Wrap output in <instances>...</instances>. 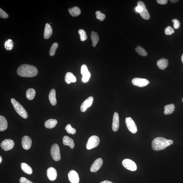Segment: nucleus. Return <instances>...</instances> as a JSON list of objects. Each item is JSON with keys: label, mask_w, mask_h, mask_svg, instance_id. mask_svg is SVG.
<instances>
[{"label": "nucleus", "mask_w": 183, "mask_h": 183, "mask_svg": "<svg viewBox=\"0 0 183 183\" xmlns=\"http://www.w3.org/2000/svg\"><path fill=\"white\" fill-rule=\"evenodd\" d=\"M37 69L32 65L23 64L19 67L17 70L18 75L24 77H32L37 75Z\"/></svg>", "instance_id": "f257e3e1"}, {"label": "nucleus", "mask_w": 183, "mask_h": 183, "mask_svg": "<svg viewBox=\"0 0 183 183\" xmlns=\"http://www.w3.org/2000/svg\"><path fill=\"white\" fill-rule=\"evenodd\" d=\"M173 141L161 137H157L154 139L152 143V147L155 151L164 150L172 144Z\"/></svg>", "instance_id": "f03ea898"}, {"label": "nucleus", "mask_w": 183, "mask_h": 183, "mask_svg": "<svg viewBox=\"0 0 183 183\" xmlns=\"http://www.w3.org/2000/svg\"><path fill=\"white\" fill-rule=\"evenodd\" d=\"M11 102L16 112L23 118H27L28 114L23 106L13 98L11 99Z\"/></svg>", "instance_id": "7ed1b4c3"}, {"label": "nucleus", "mask_w": 183, "mask_h": 183, "mask_svg": "<svg viewBox=\"0 0 183 183\" xmlns=\"http://www.w3.org/2000/svg\"><path fill=\"white\" fill-rule=\"evenodd\" d=\"M100 142V139L98 137L93 135L90 137L87 143L86 148L89 150L96 147L98 145Z\"/></svg>", "instance_id": "20e7f679"}, {"label": "nucleus", "mask_w": 183, "mask_h": 183, "mask_svg": "<svg viewBox=\"0 0 183 183\" xmlns=\"http://www.w3.org/2000/svg\"><path fill=\"white\" fill-rule=\"evenodd\" d=\"M51 154L54 160L58 162L61 160V155L59 148L57 144L53 145L51 149Z\"/></svg>", "instance_id": "39448f33"}, {"label": "nucleus", "mask_w": 183, "mask_h": 183, "mask_svg": "<svg viewBox=\"0 0 183 183\" xmlns=\"http://www.w3.org/2000/svg\"><path fill=\"white\" fill-rule=\"evenodd\" d=\"M122 164L125 168L131 171H136L137 169L136 164L130 159H124L122 161Z\"/></svg>", "instance_id": "423d86ee"}, {"label": "nucleus", "mask_w": 183, "mask_h": 183, "mask_svg": "<svg viewBox=\"0 0 183 183\" xmlns=\"http://www.w3.org/2000/svg\"><path fill=\"white\" fill-rule=\"evenodd\" d=\"M125 122L127 127L130 132L133 134L136 133L137 131V126L131 117H126Z\"/></svg>", "instance_id": "0eeeda50"}, {"label": "nucleus", "mask_w": 183, "mask_h": 183, "mask_svg": "<svg viewBox=\"0 0 183 183\" xmlns=\"http://www.w3.org/2000/svg\"><path fill=\"white\" fill-rule=\"evenodd\" d=\"M132 84L134 86L143 87L148 85L150 83L148 79H146L135 78L132 79Z\"/></svg>", "instance_id": "6e6552de"}, {"label": "nucleus", "mask_w": 183, "mask_h": 183, "mask_svg": "<svg viewBox=\"0 0 183 183\" xmlns=\"http://www.w3.org/2000/svg\"><path fill=\"white\" fill-rule=\"evenodd\" d=\"M1 147L5 151H8L12 149L14 146V141L10 139H6L1 142Z\"/></svg>", "instance_id": "1a4fd4ad"}, {"label": "nucleus", "mask_w": 183, "mask_h": 183, "mask_svg": "<svg viewBox=\"0 0 183 183\" xmlns=\"http://www.w3.org/2000/svg\"><path fill=\"white\" fill-rule=\"evenodd\" d=\"M81 73L83 76L82 81L84 83H87L91 77V74L88 70L87 67L86 65H83L81 66Z\"/></svg>", "instance_id": "9d476101"}, {"label": "nucleus", "mask_w": 183, "mask_h": 183, "mask_svg": "<svg viewBox=\"0 0 183 183\" xmlns=\"http://www.w3.org/2000/svg\"><path fill=\"white\" fill-rule=\"evenodd\" d=\"M103 164V160L101 158H99L94 161L90 168V171L92 172H95L100 169Z\"/></svg>", "instance_id": "9b49d317"}, {"label": "nucleus", "mask_w": 183, "mask_h": 183, "mask_svg": "<svg viewBox=\"0 0 183 183\" xmlns=\"http://www.w3.org/2000/svg\"><path fill=\"white\" fill-rule=\"evenodd\" d=\"M93 101V97L92 96H90L86 99L81 104V112H84L86 111L89 108L92 106Z\"/></svg>", "instance_id": "f8f14e48"}, {"label": "nucleus", "mask_w": 183, "mask_h": 183, "mask_svg": "<svg viewBox=\"0 0 183 183\" xmlns=\"http://www.w3.org/2000/svg\"><path fill=\"white\" fill-rule=\"evenodd\" d=\"M21 144L23 149L28 150L32 146V140L30 137L25 136L22 139Z\"/></svg>", "instance_id": "ddd939ff"}, {"label": "nucleus", "mask_w": 183, "mask_h": 183, "mask_svg": "<svg viewBox=\"0 0 183 183\" xmlns=\"http://www.w3.org/2000/svg\"><path fill=\"white\" fill-rule=\"evenodd\" d=\"M137 5H139L142 8V12L140 13V16L143 19H144L148 20L149 19L150 15L148 13V11L147 10L146 7L144 3L141 1H139L137 3Z\"/></svg>", "instance_id": "4468645a"}, {"label": "nucleus", "mask_w": 183, "mask_h": 183, "mask_svg": "<svg viewBox=\"0 0 183 183\" xmlns=\"http://www.w3.org/2000/svg\"><path fill=\"white\" fill-rule=\"evenodd\" d=\"M69 180L71 183H79V178L78 174L74 170H71L68 174Z\"/></svg>", "instance_id": "2eb2a0df"}, {"label": "nucleus", "mask_w": 183, "mask_h": 183, "mask_svg": "<svg viewBox=\"0 0 183 183\" xmlns=\"http://www.w3.org/2000/svg\"><path fill=\"white\" fill-rule=\"evenodd\" d=\"M119 126V116L118 114L115 112L113 117L112 128L114 132H116L118 130Z\"/></svg>", "instance_id": "dca6fc26"}, {"label": "nucleus", "mask_w": 183, "mask_h": 183, "mask_svg": "<svg viewBox=\"0 0 183 183\" xmlns=\"http://www.w3.org/2000/svg\"><path fill=\"white\" fill-rule=\"evenodd\" d=\"M47 176L50 180H55L57 177V171L55 168L53 167L49 168L47 171Z\"/></svg>", "instance_id": "f3484780"}, {"label": "nucleus", "mask_w": 183, "mask_h": 183, "mask_svg": "<svg viewBox=\"0 0 183 183\" xmlns=\"http://www.w3.org/2000/svg\"><path fill=\"white\" fill-rule=\"evenodd\" d=\"M53 33V30L51 26L48 23H46L44 32V38L45 39H48L51 37Z\"/></svg>", "instance_id": "a211bd4d"}, {"label": "nucleus", "mask_w": 183, "mask_h": 183, "mask_svg": "<svg viewBox=\"0 0 183 183\" xmlns=\"http://www.w3.org/2000/svg\"><path fill=\"white\" fill-rule=\"evenodd\" d=\"M63 143L64 145L69 146L71 149H73L75 146L73 139L67 136L63 137Z\"/></svg>", "instance_id": "6ab92c4d"}, {"label": "nucleus", "mask_w": 183, "mask_h": 183, "mask_svg": "<svg viewBox=\"0 0 183 183\" xmlns=\"http://www.w3.org/2000/svg\"><path fill=\"white\" fill-rule=\"evenodd\" d=\"M168 61L167 59L162 58L157 62V66L159 69L164 70L168 66Z\"/></svg>", "instance_id": "aec40b11"}, {"label": "nucleus", "mask_w": 183, "mask_h": 183, "mask_svg": "<svg viewBox=\"0 0 183 183\" xmlns=\"http://www.w3.org/2000/svg\"><path fill=\"white\" fill-rule=\"evenodd\" d=\"M65 81L67 84H69L71 83H75L77 81V78L73 73L67 72L65 77Z\"/></svg>", "instance_id": "412c9836"}, {"label": "nucleus", "mask_w": 183, "mask_h": 183, "mask_svg": "<svg viewBox=\"0 0 183 183\" xmlns=\"http://www.w3.org/2000/svg\"><path fill=\"white\" fill-rule=\"evenodd\" d=\"M49 98L51 104L53 106L57 104V99L56 97V91L52 89L49 95Z\"/></svg>", "instance_id": "4be33fe9"}, {"label": "nucleus", "mask_w": 183, "mask_h": 183, "mask_svg": "<svg viewBox=\"0 0 183 183\" xmlns=\"http://www.w3.org/2000/svg\"><path fill=\"white\" fill-rule=\"evenodd\" d=\"M57 122V121L56 119H50L46 121L45 123V126L46 128L51 129L55 127Z\"/></svg>", "instance_id": "5701e85b"}, {"label": "nucleus", "mask_w": 183, "mask_h": 183, "mask_svg": "<svg viewBox=\"0 0 183 183\" xmlns=\"http://www.w3.org/2000/svg\"><path fill=\"white\" fill-rule=\"evenodd\" d=\"M8 127V123L6 119L3 116H0V131H5Z\"/></svg>", "instance_id": "b1692460"}, {"label": "nucleus", "mask_w": 183, "mask_h": 183, "mask_svg": "<svg viewBox=\"0 0 183 183\" xmlns=\"http://www.w3.org/2000/svg\"><path fill=\"white\" fill-rule=\"evenodd\" d=\"M68 11L70 15L73 17H77L79 16L81 12L80 9L77 7H74L69 9Z\"/></svg>", "instance_id": "393cba45"}, {"label": "nucleus", "mask_w": 183, "mask_h": 183, "mask_svg": "<svg viewBox=\"0 0 183 183\" xmlns=\"http://www.w3.org/2000/svg\"><path fill=\"white\" fill-rule=\"evenodd\" d=\"M164 113L165 115H169L172 113L175 109L174 105L171 104L166 105L164 106Z\"/></svg>", "instance_id": "a878e982"}, {"label": "nucleus", "mask_w": 183, "mask_h": 183, "mask_svg": "<svg viewBox=\"0 0 183 183\" xmlns=\"http://www.w3.org/2000/svg\"><path fill=\"white\" fill-rule=\"evenodd\" d=\"M22 170L25 173L29 175L31 174L33 172L32 168L28 165L25 163H22L21 164Z\"/></svg>", "instance_id": "bb28decb"}, {"label": "nucleus", "mask_w": 183, "mask_h": 183, "mask_svg": "<svg viewBox=\"0 0 183 183\" xmlns=\"http://www.w3.org/2000/svg\"><path fill=\"white\" fill-rule=\"evenodd\" d=\"M91 39L92 46L95 47L99 41V37L97 32L92 31L91 33Z\"/></svg>", "instance_id": "cd10ccee"}, {"label": "nucleus", "mask_w": 183, "mask_h": 183, "mask_svg": "<svg viewBox=\"0 0 183 183\" xmlns=\"http://www.w3.org/2000/svg\"><path fill=\"white\" fill-rule=\"evenodd\" d=\"M36 92L33 89H29L27 91L26 95L27 99L29 100H32L35 97Z\"/></svg>", "instance_id": "c85d7f7f"}, {"label": "nucleus", "mask_w": 183, "mask_h": 183, "mask_svg": "<svg viewBox=\"0 0 183 183\" xmlns=\"http://www.w3.org/2000/svg\"><path fill=\"white\" fill-rule=\"evenodd\" d=\"M135 50L139 55L143 57H146L147 55V53L146 51L140 46H137L135 49Z\"/></svg>", "instance_id": "c756f323"}, {"label": "nucleus", "mask_w": 183, "mask_h": 183, "mask_svg": "<svg viewBox=\"0 0 183 183\" xmlns=\"http://www.w3.org/2000/svg\"><path fill=\"white\" fill-rule=\"evenodd\" d=\"M5 47L7 50H11L13 47V43L11 39H9L5 41Z\"/></svg>", "instance_id": "7c9ffc66"}, {"label": "nucleus", "mask_w": 183, "mask_h": 183, "mask_svg": "<svg viewBox=\"0 0 183 183\" xmlns=\"http://www.w3.org/2000/svg\"><path fill=\"white\" fill-rule=\"evenodd\" d=\"M79 33L80 35L81 40V41H84L87 39V35L86 32L84 30L80 29L79 31Z\"/></svg>", "instance_id": "2f4dec72"}, {"label": "nucleus", "mask_w": 183, "mask_h": 183, "mask_svg": "<svg viewBox=\"0 0 183 183\" xmlns=\"http://www.w3.org/2000/svg\"><path fill=\"white\" fill-rule=\"evenodd\" d=\"M65 129L66 130L67 132L69 134L74 135L76 133V129L75 128H72L71 125L69 124H68L66 126Z\"/></svg>", "instance_id": "473e14b6"}, {"label": "nucleus", "mask_w": 183, "mask_h": 183, "mask_svg": "<svg viewBox=\"0 0 183 183\" xmlns=\"http://www.w3.org/2000/svg\"><path fill=\"white\" fill-rule=\"evenodd\" d=\"M58 47V44L57 43H54L52 45L49 52V54L50 56H53L55 55L56 50H57Z\"/></svg>", "instance_id": "72a5a7b5"}, {"label": "nucleus", "mask_w": 183, "mask_h": 183, "mask_svg": "<svg viewBox=\"0 0 183 183\" xmlns=\"http://www.w3.org/2000/svg\"><path fill=\"white\" fill-rule=\"evenodd\" d=\"M96 17L97 19H99L100 21H102L104 20L106 17V16L104 14L98 11L96 12Z\"/></svg>", "instance_id": "f704fd0d"}, {"label": "nucleus", "mask_w": 183, "mask_h": 183, "mask_svg": "<svg viewBox=\"0 0 183 183\" xmlns=\"http://www.w3.org/2000/svg\"><path fill=\"white\" fill-rule=\"evenodd\" d=\"M165 33L166 35H171L174 33V31L171 26H168L164 30Z\"/></svg>", "instance_id": "c9c22d12"}, {"label": "nucleus", "mask_w": 183, "mask_h": 183, "mask_svg": "<svg viewBox=\"0 0 183 183\" xmlns=\"http://www.w3.org/2000/svg\"><path fill=\"white\" fill-rule=\"evenodd\" d=\"M9 17L8 14L1 8L0 9V17L3 19H7Z\"/></svg>", "instance_id": "e433bc0d"}, {"label": "nucleus", "mask_w": 183, "mask_h": 183, "mask_svg": "<svg viewBox=\"0 0 183 183\" xmlns=\"http://www.w3.org/2000/svg\"><path fill=\"white\" fill-rule=\"evenodd\" d=\"M172 22L173 23L174 27L175 29H178L180 27V22L177 19H173L172 21Z\"/></svg>", "instance_id": "4c0bfd02"}, {"label": "nucleus", "mask_w": 183, "mask_h": 183, "mask_svg": "<svg viewBox=\"0 0 183 183\" xmlns=\"http://www.w3.org/2000/svg\"><path fill=\"white\" fill-rule=\"evenodd\" d=\"M20 183H33L25 177H22L20 179Z\"/></svg>", "instance_id": "58836bf2"}, {"label": "nucleus", "mask_w": 183, "mask_h": 183, "mask_svg": "<svg viewBox=\"0 0 183 183\" xmlns=\"http://www.w3.org/2000/svg\"><path fill=\"white\" fill-rule=\"evenodd\" d=\"M157 1L160 5H165L167 3L168 1L167 0H157Z\"/></svg>", "instance_id": "ea45409f"}, {"label": "nucleus", "mask_w": 183, "mask_h": 183, "mask_svg": "<svg viewBox=\"0 0 183 183\" xmlns=\"http://www.w3.org/2000/svg\"><path fill=\"white\" fill-rule=\"evenodd\" d=\"M135 10L137 12L140 13L142 11V8L139 5H137V6L135 8Z\"/></svg>", "instance_id": "a19ab883"}, {"label": "nucleus", "mask_w": 183, "mask_h": 183, "mask_svg": "<svg viewBox=\"0 0 183 183\" xmlns=\"http://www.w3.org/2000/svg\"><path fill=\"white\" fill-rule=\"evenodd\" d=\"M100 183H113L111 182H110L108 180H105L103 181V182H101Z\"/></svg>", "instance_id": "79ce46f5"}, {"label": "nucleus", "mask_w": 183, "mask_h": 183, "mask_svg": "<svg viewBox=\"0 0 183 183\" xmlns=\"http://www.w3.org/2000/svg\"><path fill=\"white\" fill-rule=\"evenodd\" d=\"M170 1H171L172 3H175L177 2L178 1V0H171Z\"/></svg>", "instance_id": "37998d69"}, {"label": "nucleus", "mask_w": 183, "mask_h": 183, "mask_svg": "<svg viewBox=\"0 0 183 183\" xmlns=\"http://www.w3.org/2000/svg\"><path fill=\"white\" fill-rule=\"evenodd\" d=\"M2 161V158L1 157V156H0V163H1Z\"/></svg>", "instance_id": "c03bdc74"}, {"label": "nucleus", "mask_w": 183, "mask_h": 183, "mask_svg": "<svg viewBox=\"0 0 183 183\" xmlns=\"http://www.w3.org/2000/svg\"><path fill=\"white\" fill-rule=\"evenodd\" d=\"M182 63H183V54H182Z\"/></svg>", "instance_id": "a18cd8bd"}, {"label": "nucleus", "mask_w": 183, "mask_h": 183, "mask_svg": "<svg viewBox=\"0 0 183 183\" xmlns=\"http://www.w3.org/2000/svg\"><path fill=\"white\" fill-rule=\"evenodd\" d=\"M182 102H183V98H182Z\"/></svg>", "instance_id": "49530a36"}]
</instances>
